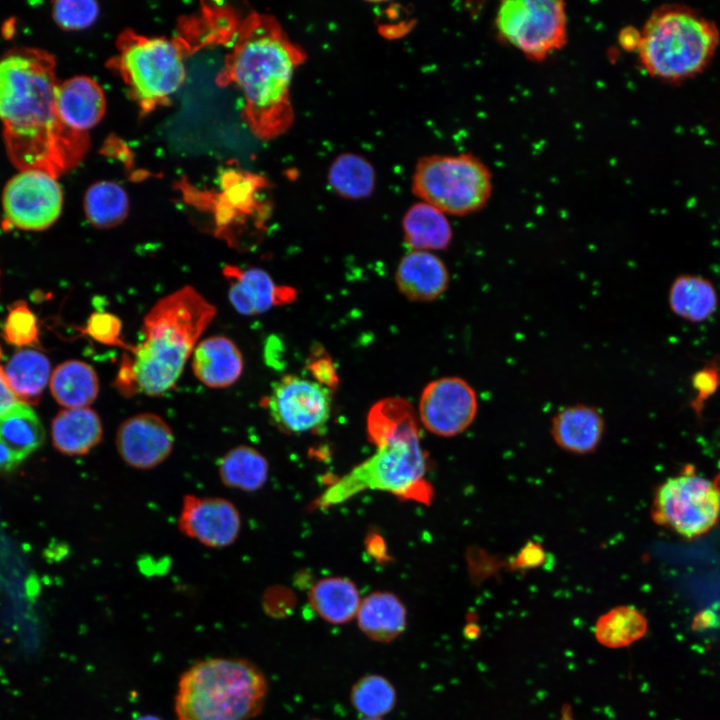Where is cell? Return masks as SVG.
I'll return each instance as SVG.
<instances>
[{"instance_id":"6da1fadb","label":"cell","mask_w":720,"mask_h":720,"mask_svg":"<svg viewBox=\"0 0 720 720\" xmlns=\"http://www.w3.org/2000/svg\"><path fill=\"white\" fill-rule=\"evenodd\" d=\"M56 58L33 47H16L0 57V120L9 161L20 170L55 177L77 167L86 155L88 133L74 131L56 107Z\"/></svg>"},{"instance_id":"7a4b0ae2","label":"cell","mask_w":720,"mask_h":720,"mask_svg":"<svg viewBox=\"0 0 720 720\" xmlns=\"http://www.w3.org/2000/svg\"><path fill=\"white\" fill-rule=\"evenodd\" d=\"M306 58L274 16L252 12L241 19L216 83L240 90L243 119L257 138H276L292 126V78Z\"/></svg>"},{"instance_id":"3957f363","label":"cell","mask_w":720,"mask_h":720,"mask_svg":"<svg viewBox=\"0 0 720 720\" xmlns=\"http://www.w3.org/2000/svg\"><path fill=\"white\" fill-rule=\"evenodd\" d=\"M217 310L192 286L159 299L143 319L142 340L127 345L113 382L124 397H159L175 387Z\"/></svg>"},{"instance_id":"277c9868","label":"cell","mask_w":720,"mask_h":720,"mask_svg":"<svg viewBox=\"0 0 720 720\" xmlns=\"http://www.w3.org/2000/svg\"><path fill=\"white\" fill-rule=\"evenodd\" d=\"M367 434L377 447L375 453L330 484L314 507L326 510L366 490L429 502L427 456L413 406L400 397L376 402L368 412Z\"/></svg>"},{"instance_id":"5b68a950","label":"cell","mask_w":720,"mask_h":720,"mask_svg":"<svg viewBox=\"0 0 720 720\" xmlns=\"http://www.w3.org/2000/svg\"><path fill=\"white\" fill-rule=\"evenodd\" d=\"M180 27L171 38L147 37L131 29L117 38V54L107 66L120 75L143 115L169 103L185 81L189 55L230 39L229 27L214 7L204 8L201 17L185 18Z\"/></svg>"},{"instance_id":"8992f818","label":"cell","mask_w":720,"mask_h":720,"mask_svg":"<svg viewBox=\"0 0 720 720\" xmlns=\"http://www.w3.org/2000/svg\"><path fill=\"white\" fill-rule=\"evenodd\" d=\"M267 680L243 658L215 657L186 669L177 684L176 720H251L263 709Z\"/></svg>"},{"instance_id":"52a82bcc","label":"cell","mask_w":720,"mask_h":720,"mask_svg":"<svg viewBox=\"0 0 720 720\" xmlns=\"http://www.w3.org/2000/svg\"><path fill=\"white\" fill-rule=\"evenodd\" d=\"M719 39V30L711 19L683 4H665L647 18L636 50L648 74L675 82L703 71Z\"/></svg>"},{"instance_id":"ba28073f","label":"cell","mask_w":720,"mask_h":720,"mask_svg":"<svg viewBox=\"0 0 720 720\" xmlns=\"http://www.w3.org/2000/svg\"><path fill=\"white\" fill-rule=\"evenodd\" d=\"M493 189L492 173L470 153L429 155L418 160L413 193L444 214L463 216L483 208Z\"/></svg>"},{"instance_id":"9c48e42d","label":"cell","mask_w":720,"mask_h":720,"mask_svg":"<svg viewBox=\"0 0 720 720\" xmlns=\"http://www.w3.org/2000/svg\"><path fill=\"white\" fill-rule=\"evenodd\" d=\"M497 36L531 61H543L568 40L566 5L559 0H506L497 8Z\"/></svg>"},{"instance_id":"30bf717a","label":"cell","mask_w":720,"mask_h":720,"mask_svg":"<svg viewBox=\"0 0 720 720\" xmlns=\"http://www.w3.org/2000/svg\"><path fill=\"white\" fill-rule=\"evenodd\" d=\"M720 516V488L702 476L685 473L672 477L656 491L653 517L682 536L707 532Z\"/></svg>"},{"instance_id":"8fae6325","label":"cell","mask_w":720,"mask_h":720,"mask_svg":"<svg viewBox=\"0 0 720 720\" xmlns=\"http://www.w3.org/2000/svg\"><path fill=\"white\" fill-rule=\"evenodd\" d=\"M63 201L57 177L40 170H20L2 191L4 224L26 231L45 230L60 217Z\"/></svg>"},{"instance_id":"7c38bea8","label":"cell","mask_w":720,"mask_h":720,"mask_svg":"<svg viewBox=\"0 0 720 720\" xmlns=\"http://www.w3.org/2000/svg\"><path fill=\"white\" fill-rule=\"evenodd\" d=\"M331 406V389L295 375H285L275 382L264 400L272 422L290 434L324 427L330 418Z\"/></svg>"},{"instance_id":"4fadbf2b","label":"cell","mask_w":720,"mask_h":720,"mask_svg":"<svg viewBox=\"0 0 720 720\" xmlns=\"http://www.w3.org/2000/svg\"><path fill=\"white\" fill-rule=\"evenodd\" d=\"M475 390L460 377H443L430 382L419 401V418L431 433L452 437L466 430L476 417Z\"/></svg>"},{"instance_id":"5bb4252c","label":"cell","mask_w":720,"mask_h":720,"mask_svg":"<svg viewBox=\"0 0 720 720\" xmlns=\"http://www.w3.org/2000/svg\"><path fill=\"white\" fill-rule=\"evenodd\" d=\"M241 525L240 512L230 500L195 494L183 496L177 527L184 536L220 549L237 540Z\"/></svg>"},{"instance_id":"9a60e30c","label":"cell","mask_w":720,"mask_h":720,"mask_svg":"<svg viewBox=\"0 0 720 720\" xmlns=\"http://www.w3.org/2000/svg\"><path fill=\"white\" fill-rule=\"evenodd\" d=\"M175 437L170 425L151 412L135 414L119 425L115 446L121 460L138 470H150L162 464L174 449Z\"/></svg>"},{"instance_id":"2e32d148","label":"cell","mask_w":720,"mask_h":720,"mask_svg":"<svg viewBox=\"0 0 720 720\" xmlns=\"http://www.w3.org/2000/svg\"><path fill=\"white\" fill-rule=\"evenodd\" d=\"M222 273L229 286L228 298L242 315L264 313L273 306L293 301L296 295L293 288L276 285L270 275L259 268L225 265Z\"/></svg>"},{"instance_id":"e0dca14e","label":"cell","mask_w":720,"mask_h":720,"mask_svg":"<svg viewBox=\"0 0 720 720\" xmlns=\"http://www.w3.org/2000/svg\"><path fill=\"white\" fill-rule=\"evenodd\" d=\"M56 107L61 121L67 127L88 133L103 118L106 98L97 81L86 75H77L59 81Z\"/></svg>"},{"instance_id":"ac0fdd59","label":"cell","mask_w":720,"mask_h":720,"mask_svg":"<svg viewBox=\"0 0 720 720\" xmlns=\"http://www.w3.org/2000/svg\"><path fill=\"white\" fill-rule=\"evenodd\" d=\"M191 365L195 377L207 387L226 388L239 379L244 362L230 338L214 335L197 343Z\"/></svg>"},{"instance_id":"d6986e66","label":"cell","mask_w":720,"mask_h":720,"mask_svg":"<svg viewBox=\"0 0 720 720\" xmlns=\"http://www.w3.org/2000/svg\"><path fill=\"white\" fill-rule=\"evenodd\" d=\"M395 279L400 292L412 301H433L447 289L444 262L428 251L413 250L400 261Z\"/></svg>"},{"instance_id":"ffe728a7","label":"cell","mask_w":720,"mask_h":720,"mask_svg":"<svg viewBox=\"0 0 720 720\" xmlns=\"http://www.w3.org/2000/svg\"><path fill=\"white\" fill-rule=\"evenodd\" d=\"M605 430L601 413L594 407L575 404L561 409L552 419L556 444L571 453L587 454L599 445Z\"/></svg>"},{"instance_id":"44dd1931","label":"cell","mask_w":720,"mask_h":720,"mask_svg":"<svg viewBox=\"0 0 720 720\" xmlns=\"http://www.w3.org/2000/svg\"><path fill=\"white\" fill-rule=\"evenodd\" d=\"M357 625L369 639L389 643L398 638L407 625V611L402 601L393 593L377 591L361 599Z\"/></svg>"},{"instance_id":"7402d4cb","label":"cell","mask_w":720,"mask_h":720,"mask_svg":"<svg viewBox=\"0 0 720 720\" xmlns=\"http://www.w3.org/2000/svg\"><path fill=\"white\" fill-rule=\"evenodd\" d=\"M51 435L61 453L85 455L102 441L103 425L98 413L89 407L64 409L53 419Z\"/></svg>"},{"instance_id":"603a6c76","label":"cell","mask_w":720,"mask_h":720,"mask_svg":"<svg viewBox=\"0 0 720 720\" xmlns=\"http://www.w3.org/2000/svg\"><path fill=\"white\" fill-rule=\"evenodd\" d=\"M308 601L320 618L330 624L342 625L356 617L361 598L351 580L327 577L311 587Z\"/></svg>"},{"instance_id":"cb8c5ba5","label":"cell","mask_w":720,"mask_h":720,"mask_svg":"<svg viewBox=\"0 0 720 720\" xmlns=\"http://www.w3.org/2000/svg\"><path fill=\"white\" fill-rule=\"evenodd\" d=\"M94 368L80 360H68L56 367L50 379L55 400L66 409L88 407L99 394Z\"/></svg>"},{"instance_id":"d4e9b609","label":"cell","mask_w":720,"mask_h":720,"mask_svg":"<svg viewBox=\"0 0 720 720\" xmlns=\"http://www.w3.org/2000/svg\"><path fill=\"white\" fill-rule=\"evenodd\" d=\"M406 243L418 251L443 250L452 241V229L445 214L425 202L412 205L402 221Z\"/></svg>"},{"instance_id":"484cf974","label":"cell","mask_w":720,"mask_h":720,"mask_svg":"<svg viewBox=\"0 0 720 720\" xmlns=\"http://www.w3.org/2000/svg\"><path fill=\"white\" fill-rule=\"evenodd\" d=\"M217 470L226 487L254 492L261 489L267 481L269 464L257 449L238 445L229 449L218 460Z\"/></svg>"},{"instance_id":"4316f807","label":"cell","mask_w":720,"mask_h":720,"mask_svg":"<svg viewBox=\"0 0 720 720\" xmlns=\"http://www.w3.org/2000/svg\"><path fill=\"white\" fill-rule=\"evenodd\" d=\"M49 359L41 352L26 349L15 353L4 368L10 389L18 402L36 404L50 377Z\"/></svg>"},{"instance_id":"83f0119b","label":"cell","mask_w":720,"mask_h":720,"mask_svg":"<svg viewBox=\"0 0 720 720\" xmlns=\"http://www.w3.org/2000/svg\"><path fill=\"white\" fill-rule=\"evenodd\" d=\"M668 300L672 312L690 322L708 319L718 304L716 290L709 280L686 274L673 281Z\"/></svg>"},{"instance_id":"f1b7e54d","label":"cell","mask_w":720,"mask_h":720,"mask_svg":"<svg viewBox=\"0 0 720 720\" xmlns=\"http://www.w3.org/2000/svg\"><path fill=\"white\" fill-rule=\"evenodd\" d=\"M43 426L30 405L17 402L0 414V440L21 460L44 441Z\"/></svg>"},{"instance_id":"f546056e","label":"cell","mask_w":720,"mask_h":720,"mask_svg":"<svg viewBox=\"0 0 720 720\" xmlns=\"http://www.w3.org/2000/svg\"><path fill=\"white\" fill-rule=\"evenodd\" d=\"M329 187L346 199H363L375 188L376 173L372 164L353 152L339 154L328 169Z\"/></svg>"},{"instance_id":"4dcf8cb0","label":"cell","mask_w":720,"mask_h":720,"mask_svg":"<svg viewBox=\"0 0 720 720\" xmlns=\"http://www.w3.org/2000/svg\"><path fill=\"white\" fill-rule=\"evenodd\" d=\"M83 207L91 225L99 229H110L126 219L129 200L125 190L117 183L99 181L87 189Z\"/></svg>"},{"instance_id":"1f68e13d","label":"cell","mask_w":720,"mask_h":720,"mask_svg":"<svg viewBox=\"0 0 720 720\" xmlns=\"http://www.w3.org/2000/svg\"><path fill=\"white\" fill-rule=\"evenodd\" d=\"M645 616L631 606H619L599 617L595 625L596 639L609 648L629 646L647 631Z\"/></svg>"},{"instance_id":"d6a6232c","label":"cell","mask_w":720,"mask_h":720,"mask_svg":"<svg viewBox=\"0 0 720 720\" xmlns=\"http://www.w3.org/2000/svg\"><path fill=\"white\" fill-rule=\"evenodd\" d=\"M350 701L362 717L382 718L394 709L397 694L387 678L379 674H367L352 686Z\"/></svg>"},{"instance_id":"836d02e7","label":"cell","mask_w":720,"mask_h":720,"mask_svg":"<svg viewBox=\"0 0 720 720\" xmlns=\"http://www.w3.org/2000/svg\"><path fill=\"white\" fill-rule=\"evenodd\" d=\"M2 334L7 343L17 347L39 343L37 319L25 302H16L9 308Z\"/></svg>"},{"instance_id":"e575fe53","label":"cell","mask_w":720,"mask_h":720,"mask_svg":"<svg viewBox=\"0 0 720 720\" xmlns=\"http://www.w3.org/2000/svg\"><path fill=\"white\" fill-rule=\"evenodd\" d=\"M51 13L60 28L76 31L94 23L99 7L95 1L90 0H60L53 2Z\"/></svg>"},{"instance_id":"d590c367","label":"cell","mask_w":720,"mask_h":720,"mask_svg":"<svg viewBox=\"0 0 720 720\" xmlns=\"http://www.w3.org/2000/svg\"><path fill=\"white\" fill-rule=\"evenodd\" d=\"M83 332L100 344L126 348L127 343L121 338V321L108 312L92 314Z\"/></svg>"},{"instance_id":"8d00e7d4","label":"cell","mask_w":720,"mask_h":720,"mask_svg":"<svg viewBox=\"0 0 720 720\" xmlns=\"http://www.w3.org/2000/svg\"><path fill=\"white\" fill-rule=\"evenodd\" d=\"M692 386L697 392L692 407L696 412H699L703 402L720 387V356L706 362L701 369L693 374Z\"/></svg>"},{"instance_id":"74e56055","label":"cell","mask_w":720,"mask_h":720,"mask_svg":"<svg viewBox=\"0 0 720 720\" xmlns=\"http://www.w3.org/2000/svg\"><path fill=\"white\" fill-rule=\"evenodd\" d=\"M307 367L316 382L329 389L336 387L338 383L336 368L320 347L313 350Z\"/></svg>"},{"instance_id":"f35d334b","label":"cell","mask_w":720,"mask_h":720,"mask_svg":"<svg viewBox=\"0 0 720 720\" xmlns=\"http://www.w3.org/2000/svg\"><path fill=\"white\" fill-rule=\"evenodd\" d=\"M2 358V352L0 347V360ZM18 400L10 389L4 368L0 365V414L6 411L8 408L17 403Z\"/></svg>"},{"instance_id":"ab89813d","label":"cell","mask_w":720,"mask_h":720,"mask_svg":"<svg viewBox=\"0 0 720 720\" xmlns=\"http://www.w3.org/2000/svg\"><path fill=\"white\" fill-rule=\"evenodd\" d=\"M22 461L0 440V471H10Z\"/></svg>"},{"instance_id":"60d3db41","label":"cell","mask_w":720,"mask_h":720,"mask_svg":"<svg viewBox=\"0 0 720 720\" xmlns=\"http://www.w3.org/2000/svg\"><path fill=\"white\" fill-rule=\"evenodd\" d=\"M559 720H574L572 711L569 706H565L562 709L561 717Z\"/></svg>"},{"instance_id":"b9f144b4","label":"cell","mask_w":720,"mask_h":720,"mask_svg":"<svg viewBox=\"0 0 720 720\" xmlns=\"http://www.w3.org/2000/svg\"><path fill=\"white\" fill-rule=\"evenodd\" d=\"M134 720H163V719H161L160 717L155 716V715L146 714V715L138 716Z\"/></svg>"},{"instance_id":"7bdbcfd3","label":"cell","mask_w":720,"mask_h":720,"mask_svg":"<svg viewBox=\"0 0 720 720\" xmlns=\"http://www.w3.org/2000/svg\"><path fill=\"white\" fill-rule=\"evenodd\" d=\"M359 720H382V718H368V717H362Z\"/></svg>"},{"instance_id":"ee69618b","label":"cell","mask_w":720,"mask_h":720,"mask_svg":"<svg viewBox=\"0 0 720 720\" xmlns=\"http://www.w3.org/2000/svg\"><path fill=\"white\" fill-rule=\"evenodd\" d=\"M310 720H318V719H310Z\"/></svg>"}]
</instances>
